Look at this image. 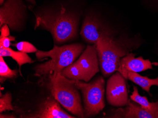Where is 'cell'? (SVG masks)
Masks as SVG:
<instances>
[{"instance_id": "cell-1", "label": "cell", "mask_w": 158, "mask_h": 118, "mask_svg": "<svg viewBox=\"0 0 158 118\" xmlns=\"http://www.w3.org/2000/svg\"><path fill=\"white\" fill-rule=\"evenodd\" d=\"M141 44L139 38L129 37L126 34L117 38L113 32L102 36L95 44L103 75L109 77L117 72L121 59L138 48Z\"/></svg>"}, {"instance_id": "cell-2", "label": "cell", "mask_w": 158, "mask_h": 118, "mask_svg": "<svg viewBox=\"0 0 158 118\" xmlns=\"http://www.w3.org/2000/svg\"><path fill=\"white\" fill-rule=\"evenodd\" d=\"M84 46L80 44L54 46L48 51H38L35 56L39 59L50 58L51 59L34 67L35 75L41 76L56 75L61 73L64 69L72 64L82 53Z\"/></svg>"}, {"instance_id": "cell-3", "label": "cell", "mask_w": 158, "mask_h": 118, "mask_svg": "<svg viewBox=\"0 0 158 118\" xmlns=\"http://www.w3.org/2000/svg\"><path fill=\"white\" fill-rule=\"evenodd\" d=\"M78 25L75 15L62 7L57 13L45 12L36 16L35 29L42 27L51 32L56 42L62 43L75 37Z\"/></svg>"}, {"instance_id": "cell-4", "label": "cell", "mask_w": 158, "mask_h": 118, "mask_svg": "<svg viewBox=\"0 0 158 118\" xmlns=\"http://www.w3.org/2000/svg\"><path fill=\"white\" fill-rule=\"evenodd\" d=\"M48 88L52 96L69 112L79 118L85 117L81 98L74 80L61 73L49 75Z\"/></svg>"}, {"instance_id": "cell-5", "label": "cell", "mask_w": 158, "mask_h": 118, "mask_svg": "<svg viewBox=\"0 0 158 118\" xmlns=\"http://www.w3.org/2000/svg\"><path fill=\"white\" fill-rule=\"evenodd\" d=\"M99 60L95 44L88 45L79 59L64 69L61 73L64 77L88 82L99 72Z\"/></svg>"}, {"instance_id": "cell-6", "label": "cell", "mask_w": 158, "mask_h": 118, "mask_svg": "<svg viewBox=\"0 0 158 118\" xmlns=\"http://www.w3.org/2000/svg\"><path fill=\"white\" fill-rule=\"evenodd\" d=\"M74 81L77 88L82 93L85 117H92L98 114L105 106L103 77L100 76L89 83Z\"/></svg>"}, {"instance_id": "cell-7", "label": "cell", "mask_w": 158, "mask_h": 118, "mask_svg": "<svg viewBox=\"0 0 158 118\" xmlns=\"http://www.w3.org/2000/svg\"><path fill=\"white\" fill-rule=\"evenodd\" d=\"M106 98L110 105L124 107L128 102L126 79L119 72L112 74L106 83Z\"/></svg>"}, {"instance_id": "cell-8", "label": "cell", "mask_w": 158, "mask_h": 118, "mask_svg": "<svg viewBox=\"0 0 158 118\" xmlns=\"http://www.w3.org/2000/svg\"><path fill=\"white\" fill-rule=\"evenodd\" d=\"M23 17L20 0H7L0 9V27L6 24L13 30H18L23 24Z\"/></svg>"}, {"instance_id": "cell-9", "label": "cell", "mask_w": 158, "mask_h": 118, "mask_svg": "<svg viewBox=\"0 0 158 118\" xmlns=\"http://www.w3.org/2000/svg\"><path fill=\"white\" fill-rule=\"evenodd\" d=\"M112 32L108 27L103 25L96 17L89 15L85 17L80 33L85 41L89 44H96L102 36Z\"/></svg>"}, {"instance_id": "cell-10", "label": "cell", "mask_w": 158, "mask_h": 118, "mask_svg": "<svg viewBox=\"0 0 158 118\" xmlns=\"http://www.w3.org/2000/svg\"><path fill=\"white\" fill-rule=\"evenodd\" d=\"M32 118H74L60 107L59 103L53 96H50L42 103L34 114L25 116Z\"/></svg>"}, {"instance_id": "cell-11", "label": "cell", "mask_w": 158, "mask_h": 118, "mask_svg": "<svg viewBox=\"0 0 158 118\" xmlns=\"http://www.w3.org/2000/svg\"><path fill=\"white\" fill-rule=\"evenodd\" d=\"M135 54L131 52L122 58L117 71L127 80L129 72L139 73L152 68V63L142 57L135 58Z\"/></svg>"}, {"instance_id": "cell-12", "label": "cell", "mask_w": 158, "mask_h": 118, "mask_svg": "<svg viewBox=\"0 0 158 118\" xmlns=\"http://www.w3.org/2000/svg\"><path fill=\"white\" fill-rule=\"evenodd\" d=\"M110 118H158V115L146 111L137 103L130 99L124 107L114 110Z\"/></svg>"}, {"instance_id": "cell-13", "label": "cell", "mask_w": 158, "mask_h": 118, "mask_svg": "<svg viewBox=\"0 0 158 118\" xmlns=\"http://www.w3.org/2000/svg\"><path fill=\"white\" fill-rule=\"evenodd\" d=\"M130 98L132 101L137 103L143 109L149 112L158 115V101L155 103L149 102L146 97H143L140 95L136 86L133 87V91Z\"/></svg>"}, {"instance_id": "cell-14", "label": "cell", "mask_w": 158, "mask_h": 118, "mask_svg": "<svg viewBox=\"0 0 158 118\" xmlns=\"http://www.w3.org/2000/svg\"><path fill=\"white\" fill-rule=\"evenodd\" d=\"M127 79L137 84L144 91L149 93L152 86L158 87V77L155 79H150L146 76H143L137 73L129 72Z\"/></svg>"}, {"instance_id": "cell-15", "label": "cell", "mask_w": 158, "mask_h": 118, "mask_svg": "<svg viewBox=\"0 0 158 118\" xmlns=\"http://www.w3.org/2000/svg\"><path fill=\"white\" fill-rule=\"evenodd\" d=\"M0 56L2 57H9L12 58L16 61L19 66V69L24 64L27 63L31 64L34 62L26 53L19 51H13L10 48H0Z\"/></svg>"}, {"instance_id": "cell-16", "label": "cell", "mask_w": 158, "mask_h": 118, "mask_svg": "<svg viewBox=\"0 0 158 118\" xmlns=\"http://www.w3.org/2000/svg\"><path fill=\"white\" fill-rule=\"evenodd\" d=\"M17 70H11L3 59L0 56V82L3 83L6 80L16 77L18 74Z\"/></svg>"}, {"instance_id": "cell-17", "label": "cell", "mask_w": 158, "mask_h": 118, "mask_svg": "<svg viewBox=\"0 0 158 118\" xmlns=\"http://www.w3.org/2000/svg\"><path fill=\"white\" fill-rule=\"evenodd\" d=\"M12 97L9 92H6L5 94L1 96L0 98V113L4 111L13 110L11 105Z\"/></svg>"}, {"instance_id": "cell-18", "label": "cell", "mask_w": 158, "mask_h": 118, "mask_svg": "<svg viewBox=\"0 0 158 118\" xmlns=\"http://www.w3.org/2000/svg\"><path fill=\"white\" fill-rule=\"evenodd\" d=\"M13 45L16 47L19 51L26 53L36 52L38 51L33 45L27 41H20Z\"/></svg>"}, {"instance_id": "cell-19", "label": "cell", "mask_w": 158, "mask_h": 118, "mask_svg": "<svg viewBox=\"0 0 158 118\" xmlns=\"http://www.w3.org/2000/svg\"><path fill=\"white\" fill-rule=\"evenodd\" d=\"M15 40V38L10 36L6 37H0V48H10V41H14Z\"/></svg>"}, {"instance_id": "cell-20", "label": "cell", "mask_w": 158, "mask_h": 118, "mask_svg": "<svg viewBox=\"0 0 158 118\" xmlns=\"http://www.w3.org/2000/svg\"><path fill=\"white\" fill-rule=\"evenodd\" d=\"M1 37H6L10 36V30L9 26L7 25H3L1 27Z\"/></svg>"}, {"instance_id": "cell-21", "label": "cell", "mask_w": 158, "mask_h": 118, "mask_svg": "<svg viewBox=\"0 0 158 118\" xmlns=\"http://www.w3.org/2000/svg\"><path fill=\"white\" fill-rule=\"evenodd\" d=\"M0 118H16L15 115L14 114H2L1 113L0 114Z\"/></svg>"}, {"instance_id": "cell-22", "label": "cell", "mask_w": 158, "mask_h": 118, "mask_svg": "<svg viewBox=\"0 0 158 118\" xmlns=\"http://www.w3.org/2000/svg\"><path fill=\"white\" fill-rule=\"evenodd\" d=\"M27 1L30 2H31V3H35V0H27Z\"/></svg>"}, {"instance_id": "cell-23", "label": "cell", "mask_w": 158, "mask_h": 118, "mask_svg": "<svg viewBox=\"0 0 158 118\" xmlns=\"http://www.w3.org/2000/svg\"><path fill=\"white\" fill-rule=\"evenodd\" d=\"M4 1L5 0H0V3H1V4H2V3H3V2H4Z\"/></svg>"}]
</instances>
